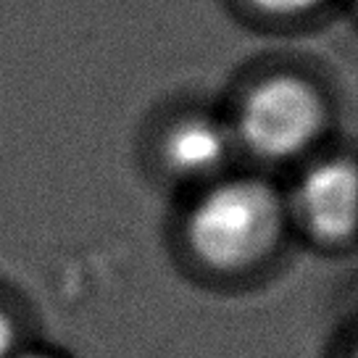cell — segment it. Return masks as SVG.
<instances>
[{
  "label": "cell",
  "instance_id": "obj_1",
  "mask_svg": "<svg viewBox=\"0 0 358 358\" xmlns=\"http://www.w3.org/2000/svg\"><path fill=\"white\" fill-rule=\"evenodd\" d=\"M285 203L268 182L224 179L203 192L187 219L192 253L216 271H243L280 245Z\"/></svg>",
  "mask_w": 358,
  "mask_h": 358
},
{
  "label": "cell",
  "instance_id": "obj_2",
  "mask_svg": "<svg viewBox=\"0 0 358 358\" xmlns=\"http://www.w3.org/2000/svg\"><path fill=\"white\" fill-rule=\"evenodd\" d=\"M327 127V106L311 82L277 74L248 92L237 108V140L266 161L306 153Z\"/></svg>",
  "mask_w": 358,
  "mask_h": 358
},
{
  "label": "cell",
  "instance_id": "obj_3",
  "mask_svg": "<svg viewBox=\"0 0 358 358\" xmlns=\"http://www.w3.org/2000/svg\"><path fill=\"white\" fill-rule=\"evenodd\" d=\"M295 208L316 240L350 243L358 235V164L350 158L313 164L295 190Z\"/></svg>",
  "mask_w": 358,
  "mask_h": 358
},
{
  "label": "cell",
  "instance_id": "obj_4",
  "mask_svg": "<svg viewBox=\"0 0 358 358\" xmlns=\"http://www.w3.org/2000/svg\"><path fill=\"white\" fill-rule=\"evenodd\" d=\"M232 132L222 122L208 116H187L164 137V161L179 177H213L232 153Z\"/></svg>",
  "mask_w": 358,
  "mask_h": 358
},
{
  "label": "cell",
  "instance_id": "obj_5",
  "mask_svg": "<svg viewBox=\"0 0 358 358\" xmlns=\"http://www.w3.org/2000/svg\"><path fill=\"white\" fill-rule=\"evenodd\" d=\"M256 11L277 19H298L324 6V0H248Z\"/></svg>",
  "mask_w": 358,
  "mask_h": 358
},
{
  "label": "cell",
  "instance_id": "obj_6",
  "mask_svg": "<svg viewBox=\"0 0 358 358\" xmlns=\"http://www.w3.org/2000/svg\"><path fill=\"white\" fill-rule=\"evenodd\" d=\"M22 350L19 324L8 311L0 308V358H16Z\"/></svg>",
  "mask_w": 358,
  "mask_h": 358
},
{
  "label": "cell",
  "instance_id": "obj_7",
  "mask_svg": "<svg viewBox=\"0 0 358 358\" xmlns=\"http://www.w3.org/2000/svg\"><path fill=\"white\" fill-rule=\"evenodd\" d=\"M16 358H66L56 350H40V348H22Z\"/></svg>",
  "mask_w": 358,
  "mask_h": 358
},
{
  "label": "cell",
  "instance_id": "obj_8",
  "mask_svg": "<svg viewBox=\"0 0 358 358\" xmlns=\"http://www.w3.org/2000/svg\"><path fill=\"white\" fill-rule=\"evenodd\" d=\"M350 358H358V345L353 348V353H350Z\"/></svg>",
  "mask_w": 358,
  "mask_h": 358
}]
</instances>
